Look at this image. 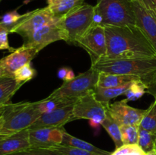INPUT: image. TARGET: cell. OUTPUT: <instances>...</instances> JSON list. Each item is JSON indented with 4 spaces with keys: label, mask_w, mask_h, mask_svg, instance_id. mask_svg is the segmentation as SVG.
Here are the masks:
<instances>
[{
    "label": "cell",
    "mask_w": 156,
    "mask_h": 155,
    "mask_svg": "<svg viewBox=\"0 0 156 155\" xmlns=\"http://www.w3.org/2000/svg\"><path fill=\"white\" fill-rule=\"evenodd\" d=\"M9 155H64L56 150L47 148H33L30 147L21 151L16 152Z\"/></svg>",
    "instance_id": "obj_32"
},
{
    "label": "cell",
    "mask_w": 156,
    "mask_h": 155,
    "mask_svg": "<svg viewBox=\"0 0 156 155\" xmlns=\"http://www.w3.org/2000/svg\"><path fill=\"white\" fill-rule=\"evenodd\" d=\"M9 33L8 31H2L0 33V50H6L12 53L15 49L12 48L9 46V38H8Z\"/></svg>",
    "instance_id": "obj_35"
},
{
    "label": "cell",
    "mask_w": 156,
    "mask_h": 155,
    "mask_svg": "<svg viewBox=\"0 0 156 155\" xmlns=\"http://www.w3.org/2000/svg\"><path fill=\"white\" fill-rule=\"evenodd\" d=\"M5 106H0V113H1V112H2V109H3V107H4Z\"/></svg>",
    "instance_id": "obj_40"
},
{
    "label": "cell",
    "mask_w": 156,
    "mask_h": 155,
    "mask_svg": "<svg viewBox=\"0 0 156 155\" xmlns=\"http://www.w3.org/2000/svg\"><path fill=\"white\" fill-rule=\"evenodd\" d=\"M23 84L17 81L14 76H6L0 79V106L11 103L13 96Z\"/></svg>",
    "instance_id": "obj_19"
},
{
    "label": "cell",
    "mask_w": 156,
    "mask_h": 155,
    "mask_svg": "<svg viewBox=\"0 0 156 155\" xmlns=\"http://www.w3.org/2000/svg\"><path fill=\"white\" fill-rule=\"evenodd\" d=\"M30 147L29 129L10 135H0V155H9Z\"/></svg>",
    "instance_id": "obj_16"
},
{
    "label": "cell",
    "mask_w": 156,
    "mask_h": 155,
    "mask_svg": "<svg viewBox=\"0 0 156 155\" xmlns=\"http://www.w3.org/2000/svg\"><path fill=\"white\" fill-rule=\"evenodd\" d=\"M77 100L74 99H67L61 98V97H47V98L37 101L38 109L41 111V113L50 112L59 106H66L69 104H73L76 103Z\"/></svg>",
    "instance_id": "obj_22"
},
{
    "label": "cell",
    "mask_w": 156,
    "mask_h": 155,
    "mask_svg": "<svg viewBox=\"0 0 156 155\" xmlns=\"http://www.w3.org/2000/svg\"><path fill=\"white\" fill-rule=\"evenodd\" d=\"M145 112L146 109H137L129 106L126 99L110 103L108 108V113L120 126L126 125L140 126Z\"/></svg>",
    "instance_id": "obj_10"
},
{
    "label": "cell",
    "mask_w": 156,
    "mask_h": 155,
    "mask_svg": "<svg viewBox=\"0 0 156 155\" xmlns=\"http://www.w3.org/2000/svg\"><path fill=\"white\" fill-rule=\"evenodd\" d=\"M136 25L143 31L156 50V16L133 0Z\"/></svg>",
    "instance_id": "obj_15"
},
{
    "label": "cell",
    "mask_w": 156,
    "mask_h": 155,
    "mask_svg": "<svg viewBox=\"0 0 156 155\" xmlns=\"http://www.w3.org/2000/svg\"><path fill=\"white\" fill-rule=\"evenodd\" d=\"M111 155H146V152L137 144H123L121 147L116 148Z\"/></svg>",
    "instance_id": "obj_30"
},
{
    "label": "cell",
    "mask_w": 156,
    "mask_h": 155,
    "mask_svg": "<svg viewBox=\"0 0 156 155\" xmlns=\"http://www.w3.org/2000/svg\"><path fill=\"white\" fill-rule=\"evenodd\" d=\"M156 16V0H135Z\"/></svg>",
    "instance_id": "obj_36"
},
{
    "label": "cell",
    "mask_w": 156,
    "mask_h": 155,
    "mask_svg": "<svg viewBox=\"0 0 156 155\" xmlns=\"http://www.w3.org/2000/svg\"><path fill=\"white\" fill-rule=\"evenodd\" d=\"M48 149L56 150V151L59 152V153H62L64 155H103L88 151V150H82V149L76 148V147H70V146L63 145L62 144L53 146V147H50Z\"/></svg>",
    "instance_id": "obj_29"
},
{
    "label": "cell",
    "mask_w": 156,
    "mask_h": 155,
    "mask_svg": "<svg viewBox=\"0 0 156 155\" xmlns=\"http://www.w3.org/2000/svg\"><path fill=\"white\" fill-rule=\"evenodd\" d=\"M23 18V15H20L16 10L12 11V12H9L7 13L4 14L0 18L1 21L0 22L2 24H5L7 27H9L11 29ZM10 32V31H9Z\"/></svg>",
    "instance_id": "obj_31"
},
{
    "label": "cell",
    "mask_w": 156,
    "mask_h": 155,
    "mask_svg": "<svg viewBox=\"0 0 156 155\" xmlns=\"http://www.w3.org/2000/svg\"><path fill=\"white\" fill-rule=\"evenodd\" d=\"M91 68L99 72L137 76L144 79L156 72V57L104 59L91 64Z\"/></svg>",
    "instance_id": "obj_3"
},
{
    "label": "cell",
    "mask_w": 156,
    "mask_h": 155,
    "mask_svg": "<svg viewBox=\"0 0 156 155\" xmlns=\"http://www.w3.org/2000/svg\"><path fill=\"white\" fill-rule=\"evenodd\" d=\"M98 76L99 71L91 68L85 72L79 73L73 80L64 81L48 97L78 100L94 91L97 87Z\"/></svg>",
    "instance_id": "obj_6"
},
{
    "label": "cell",
    "mask_w": 156,
    "mask_h": 155,
    "mask_svg": "<svg viewBox=\"0 0 156 155\" xmlns=\"http://www.w3.org/2000/svg\"><path fill=\"white\" fill-rule=\"evenodd\" d=\"M133 0H97L94 24L103 26L135 25Z\"/></svg>",
    "instance_id": "obj_4"
},
{
    "label": "cell",
    "mask_w": 156,
    "mask_h": 155,
    "mask_svg": "<svg viewBox=\"0 0 156 155\" xmlns=\"http://www.w3.org/2000/svg\"><path fill=\"white\" fill-rule=\"evenodd\" d=\"M139 126L126 125L120 126L123 144H136L138 142Z\"/></svg>",
    "instance_id": "obj_27"
},
{
    "label": "cell",
    "mask_w": 156,
    "mask_h": 155,
    "mask_svg": "<svg viewBox=\"0 0 156 155\" xmlns=\"http://www.w3.org/2000/svg\"><path fill=\"white\" fill-rule=\"evenodd\" d=\"M57 76L59 79L62 80L63 81H71L76 77L73 69L68 67H62L58 70Z\"/></svg>",
    "instance_id": "obj_34"
},
{
    "label": "cell",
    "mask_w": 156,
    "mask_h": 155,
    "mask_svg": "<svg viewBox=\"0 0 156 155\" xmlns=\"http://www.w3.org/2000/svg\"><path fill=\"white\" fill-rule=\"evenodd\" d=\"M0 1H1V0H0Z\"/></svg>",
    "instance_id": "obj_42"
},
{
    "label": "cell",
    "mask_w": 156,
    "mask_h": 155,
    "mask_svg": "<svg viewBox=\"0 0 156 155\" xmlns=\"http://www.w3.org/2000/svg\"><path fill=\"white\" fill-rule=\"evenodd\" d=\"M64 128L29 129V141L33 148H50L62 144Z\"/></svg>",
    "instance_id": "obj_14"
},
{
    "label": "cell",
    "mask_w": 156,
    "mask_h": 155,
    "mask_svg": "<svg viewBox=\"0 0 156 155\" xmlns=\"http://www.w3.org/2000/svg\"><path fill=\"white\" fill-rule=\"evenodd\" d=\"M147 91L148 88L146 83L141 78L136 79L131 82L128 89L125 92L126 100L129 102L138 100L147 93Z\"/></svg>",
    "instance_id": "obj_24"
},
{
    "label": "cell",
    "mask_w": 156,
    "mask_h": 155,
    "mask_svg": "<svg viewBox=\"0 0 156 155\" xmlns=\"http://www.w3.org/2000/svg\"><path fill=\"white\" fill-rule=\"evenodd\" d=\"M142 80L147 85V93L152 94L156 98V72Z\"/></svg>",
    "instance_id": "obj_33"
},
{
    "label": "cell",
    "mask_w": 156,
    "mask_h": 155,
    "mask_svg": "<svg viewBox=\"0 0 156 155\" xmlns=\"http://www.w3.org/2000/svg\"><path fill=\"white\" fill-rule=\"evenodd\" d=\"M23 45L28 47H34L39 51L52 43L63 40L64 36L60 29L56 24L44 25L35 30L32 34L23 40Z\"/></svg>",
    "instance_id": "obj_13"
},
{
    "label": "cell",
    "mask_w": 156,
    "mask_h": 155,
    "mask_svg": "<svg viewBox=\"0 0 156 155\" xmlns=\"http://www.w3.org/2000/svg\"><path fill=\"white\" fill-rule=\"evenodd\" d=\"M85 0H47V7L55 18L60 19L73 9L85 3Z\"/></svg>",
    "instance_id": "obj_18"
},
{
    "label": "cell",
    "mask_w": 156,
    "mask_h": 155,
    "mask_svg": "<svg viewBox=\"0 0 156 155\" xmlns=\"http://www.w3.org/2000/svg\"><path fill=\"white\" fill-rule=\"evenodd\" d=\"M105 59L156 57V50L136 25L105 26ZM104 59V58H103Z\"/></svg>",
    "instance_id": "obj_1"
},
{
    "label": "cell",
    "mask_w": 156,
    "mask_h": 155,
    "mask_svg": "<svg viewBox=\"0 0 156 155\" xmlns=\"http://www.w3.org/2000/svg\"><path fill=\"white\" fill-rule=\"evenodd\" d=\"M146 155H156L155 149L152 150H151V151H149V152H147V153H146Z\"/></svg>",
    "instance_id": "obj_39"
},
{
    "label": "cell",
    "mask_w": 156,
    "mask_h": 155,
    "mask_svg": "<svg viewBox=\"0 0 156 155\" xmlns=\"http://www.w3.org/2000/svg\"><path fill=\"white\" fill-rule=\"evenodd\" d=\"M58 21L59 19L53 16L47 6L24 14L23 18L11 29L9 33H18L24 40L40 27L47 24H56Z\"/></svg>",
    "instance_id": "obj_9"
},
{
    "label": "cell",
    "mask_w": 156,
    "mask_h": 155,
    "mask_svg": "<svg viewBox=\"0 0 156 155\" xmlns=\"http://www.w3.org/2000/svg\"><path fill=\"white\" fill-rule=\"evenodd\" d=\"M62 144L63 145L70 146V147H76V148L82 149V150H88V151L93 152V153H99L103 155H111V152L101 149L96 146L93 145L91 143H88L84 140L78 138L73 135H70L69 132L64 129L63 131V138H62Z\"/></svg>",
    "instance_id": "obj_20"
},
{
    "label": "cell",
    "mask_w": 156,
    "mask_h": 155,
    "mask_svg": "<svg viewBox=\"0 0 156 155\" xmlns=\"http://www.w3.org/2000/svg\"><path fill=\"white\" fill-rule=\"evenodd\" d=\"M2 31H8L9 33V31H10V28H9V27H7L6 25H5V24H2V23L0 22V33Z\"/></svg>",
    "instance_id": "obj_37"
},
{
    "label": "cell",
    "mask_w": 156,
    "mask_h": 155,
    "mask_svg": "<svg viewBox=\"0 0 156 155\" xmlns=\"http://www.w3.org/2000/svg\"><path fill=\"white\" fill-rule=\"evenodd\" d=\"M37 101L9 103L0 113V135L29 129L41 115Z\"/></svg>",
    "instance_id": "obj_2"
},
{
    "label": "cell",
    "mask_w": 156,
    "mask_h": 155,
    "mask_svg": "<svg viewBox=\"0 0 156 155\" xmlns=\"http://www.w3.org/2000/svg\"><path fill=\"white\" fill-rule=\"evenodd\" d=\"M156 135L147 130L139 128V137L137 144L146 153L155 149Z\"/></svg>",
    "instance_id": "obj_26"
},
{
    "label": "cell",
    "mask_w": 156,
    "mask_h": 155,
    "mask_svg": "<svg viewBox=\"0 0 156 155\" xmlns=\"http://www.w3.org/2000/svg\"><path fill=\"white\" fill-rule=\"evenodd\" d=\"M110 103H103L97 100L94 91L78 99L74 103L73 111V121L87 119L93 127L101 126L108 115Z\"/></svg>",
    "instance_id": "obj_7"
},
{
    "label": "cell",
    "mask_w": 156,
    "mask_h": 155,
    "mask_svg": "<svg viewBox=\"0 0 156 155\" xmlns=\"http://www.w3.org/2000/svg\"><path fill=\"white\" fill-rule=\"evenodd\" d=\"M101 126L107 131L108 135L111 136L112 140L115 144L116 148L121 147L123 145V141H122L121 130H120V126L111 118V115L108 113L105 119L101 122Z\"/></svg>",
    "instance_id": "obj_23"
},
{
    "label": "cell",
    "mask_w": 156,
    "mask_h": 155,
    "mask_svg": "<svg viewBox=\"0 0 156 155\" xmlns=\"http://www.w3.org/2000/svg\"><path fill=\"white\" fill-rule=\"evenodd\" d=\"M155 153H156V141H155Z\"/></svg>",
    "instance_id": "obj_41"
},
{
    "label": "cell",
    "mask_w": 156,
    "mask_h": 155,
    "mask_svg": "<svg viewBox=\"0 0 156 155\" xmlns=\"http://www.w3.org/2000/svg\"><path fill=\"white\" fill-rule=\"evenodd\" d=\"M36 70L31 66L30 62L16 70L13 76L17 81L25 84L26 82L32 80L36 75Z\"/></svg>",
    "instance_id": "obj_28"
},
{
    "label": "cell",
    "mask_w": 156,
    "mask_h": 155,
    "mask_svg": "<svg viewBox=\"0 0 156 155\" xmlns=\"http://www.w3.org/2000/svg\"><path fill=\"white\" fill-rule=\"evenodd\" d=\"M131 83V82H130ZM130 83L123 86L116 88H100L96 87L94 90V94L96 99L103 103H109L112 99L120 95H124L125 92L129 88Z\"/></svg>",
    "instance_id": "obj_21"
},
{
    "label": "cell",
    "mask_w": 156,
    "mask_h": 155,
    "mask_svg": "<svg viewBox=\"0 0 156 155\" xmlns=\"http://www.w3.org/2000/svg\"><path fill=\"white\" fill-rule=\"evenodd\" d=\"M4 77H6L4 71H2V68H0V79L2 78H4Z\"/></svg>",
    "instance_id": "obj_38"
},
{
    "label": "cell",
    "mask_w": 156,
    "mask_h": 155,
    "mask_svg": "<svg viewBox=\"0 0 156 155\" xmlns=\"http://www.w3.org/2000/svg\"><path fill=\"white\" fill-rule=\"evenodd\" d=\"M95 7L83 3L64 15L56 22L62 31L64 41L76 45V43L94 24Z\"/></svg>",
    "instance_id": "obj_5"
},
{
    "label": "cell",
    "mask_w": 156,
    "mask_h": 155,
    "mask_svg": "<svg viewBox=\"0 0 156 155\" xmlns=\"http://www.w3.org/2000/svg\"><path fill=\"white\" fill-rule=\"evenodd\" d=\"M139 127L156 135V98L146 109Z\"/></svg>",
    "instance_id": "obj_25"
},
{
    "label": "cell",
    "mask_w": 156,
    "mask_h": 155,
    "mask_svg": "<svg viewBox=\"0 0 156 155\" xmlns=\"http://www.w3.org/2000/svg\"><path fill=\"white\" fill-rule=\"evenodd\" d=\"M75 46L82 47L88 53L91 64L105 58L107 54V38L105 26L93 24L76 41Z\"/></svg>",
    "instance_id": "obj_8"
},
{
    "label": "cell",
    "mask_w": 156,
    "mask_h": 155,
    "mask_svg": "<svg viewBox=\"0 0 156 155\" xmlns=\"http://www.w3.org/2000/svg\"><path fill=\"white\" fill-rule=\"evenodd\" d=\"M140 78L137 76L124 75V74H111L99 72L97 87L100 88H116L130 83L136 79Z\"/></svg>",
    "instance_id": "obj_17"
},
{
    "label": "cell",
    "mask_w": 156,
    "mask_h": 155,
    "mask_svg": "<svg viewBox=\"0 0 156 155\" xmlns=\"http://www.w3.org/2000/svg\"><path fill=\"white\" fill-rule=\"evenodd\" d=\"M73 104L59 106L50 112L41 114L29 129L62 128L64 125L73 121Z\"/></svg>",
    "instance_id": "obj_12"
},
{
    "label": "cell",
    "mask_w": 156,
    "mask_h": 155,
    "mask_svg": "<svg viewBox=\"0 0 156 155\" xmlns=\"http://www.w3.org/2000/svg\"><path fill=\"white\" fill-rule=\"evenodd\" d=\"M39 52L37 49L22 45L0 59V68L6 76H13L16 70L30 63Z\"/></svg>",
    "instance_id": "obj_11"
}]
</instances>
